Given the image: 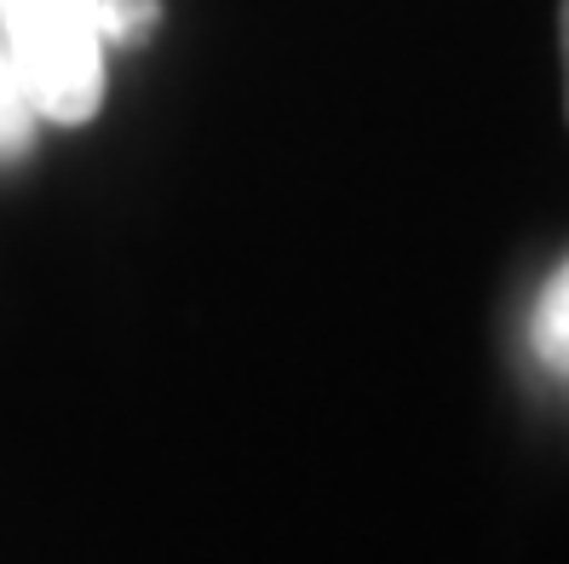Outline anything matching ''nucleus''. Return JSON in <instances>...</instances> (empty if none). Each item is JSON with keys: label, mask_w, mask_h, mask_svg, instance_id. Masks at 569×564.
Listing matches in <instances>:
<instances>
[{"label": "nucleus", "mask_w": 569, "mask_h": 564, "mask_svg": "<svg viewBox=\"0 0 569 564\" xmlns=\"http://www.w3.org/2000/svg\"><path fill=\"white\" fill-rule=\"evenodd\" d=\"M558 41H563V110H569V0L558 7Z\"/></svg>", "instance_id": "39448f33"}, {"label": "nucleus", "mask_w": 569, "mask_h": 564, "mask_svg": "<svg viewBox=\"0 0 569 564\" xmlns=\"http://www.w3.org/2000/svg\"><path fill=\"white\" fill-rule=\"evenodd\" d=\"M7 47L29 110L58 127H81L104 105V29L98 0H0Z\"/></svg>", "instance_id": "f257e3e1"}, {"label": "nucleus", "mask_w": 569, "mask_h": 564, "mask_svg": "<svg viewBox=\"0 0 569 564\" xmlns=\"http://www.w3.org/2000/svg\"><path fill=\"white\" fill-rule=\"evenodd\" d=\"M29 132H36V110H29L12 58H7V47H0V156L29 150Z\"/></svg>", "instance_id": "7ed1b4c3"}, {"label": "nucleus", "mask_w": 569, "mask_h": 564, "mask_svg": "<svg viewBox=\"0 0 569 564\" xmlns=\"http://www.w3.org/2000/svg\"><path fill=\"white\" fill-rule=\"evenodd\" d=\"M150 23H156V0H98V29H104V41H132Z\"/></svg>", "instance_id": "20e7f679"}, {"label": "nucleus", "mask_w": 569, "mask_h": 564, "mask_svg": "<svg viewBox=\"0 0 569 564\" xmlns=\"http://www.w3.org/2000/svg\"><path fill=\"white\" fill-rule=\"evenodd\" d=\"M529 346H535V357H541L552 375H569V259L552 271V283L541 288V300H535Z\"/></svg>", "instance_id": "f03ea898"}]
</instances>
